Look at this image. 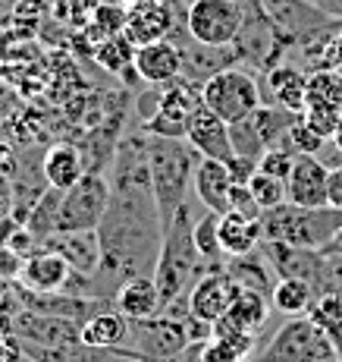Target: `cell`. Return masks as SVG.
I'll return each mask as SVG.
<instances>
[{
  "label": "cell",
  "mask_w": 342,
  "mask_h": 362,
  "mask_svg": "<svg viewBox=\"0 0 342 362\" xmlns=\"http://www.w3.org/2000/svg\"><path fill=\"white\" fill-rule=\"evenodd\" d=\"M192 230H195V221H192L188 205L179 208L170 224L164 227V240H160V252H157V264H154V281H157L160 299H164V309L179 303V299L195 287V281L204 274V264H214V262L201 259ZM214 268H217V264H214Z\"/></svg>",
  "instance_id": "6da1fadb"
},
{
  "label": "cell",
  "mask_w": 342,
  "mask_h": 362,
  "mask_svg": "<svg viewBox=\"0 0 342 362\" xmlns=\"http://www.w3.org/2000/svg\"><path fill=\"white\" fill-rule=\"evenodd\" d=\"M145 145H148V170H151V189H154L160 224H170L173 214L185 205L188 180L198 164V151L185 142V139L170 136H151L145 132Z\"/></svg>",
  "instance_id": "7a4b0ae2"
},
{
  "label": "cell",
  "mask_w": 342,
  "mask_h": 362,
  "mask_svg": "<svg viewBox=\"0 0 342 362\" xmlns=\"http://www.w3.org/2000/svg\"><path fill=\"white\" fill-rule=\"evenodd\" d=\"M261 230L264 240L286 243L298 249H326L333 236L342 230V208H302L283 202V205L261 211Z\"/></svg>",
  "instance_id": "3957f363"
},
{
  "label": "cell",
  "mask_w": 342,
  "mask_h": 362,
  "mask_svg": "<svg viewBox=\"0 0 342 362\" xmlns=\"http://www.w3.org/2000/svg\"><path fill=\"white\" fill-rule=\"evenodd\" d=\"M248 362H342L333 337L314 318L292 315L261 353Z\"/></svg>",
  "instance_id": "277c9868"
},
{
  "label": "cell",
  "mask_w": 342,
  "mask_h": 362,
  "mask_svg": "<svg viewBox=\"0 0 342 362\" xmlns=\"http://www.w3.org/2000/svg\"><path fill=\"white\" fill-rule=\"evenodd\" d=\"M201 104L226 123H239L264 104L261 86L245 66H223L201 82Z\"/></svg>",
  "instance_id": "5b68a950"
},
{
  "label": "cell",
  "mask_w": 342,
  "mask_h": 362,
  "mask_svg": "<svg viewBox=\"0 0 342 362\" xmlns=\"http://www.w3.org/2000/svg\"><path fill=\"white\" fill-rule=\"evenodd\" d=\"M183 23L195 45L233 47L245 25V6L239 0H192L183 13Z\"/></svg>",
  "instance_id": "8992f818"
},
{
  "label": "cell",
  "mask_w": 342,
  "mask_h": 362,
  "mask_svg": "<svg viewBox=\"0 0 342 362\" xmlns=\"http://www.w3.org/2000/svg\"><path fill=\"white\" fill-rule=\"evenodd\" d=\"M107 208H110V180L97 170H85V177L75 180L69 189H63L60 211H57V230L60 233L97 230Z\"/></svg>",
  "instance_id": "52a82bcc"
},
{
  "label": "cell",
  "mask_w": 342,
  "mask_h": 362,
  "mask_svg": "<svg viewBox=\"0 0 342 362\" xmlns=\"http://www.w3.org/2000/svg\"><path fill=\"white\" fill-rule=\"evenodd\" d=\"M261 6H264V13L274 19L283 41L324 38V35L333 32L339 23V19L326 16L317 4H305V0H261Z\"/></svg>",
  "instance_id": "ba28073f"
},
{
  "label": "cell",
  "mask_w": 342,
  "mask_h": 362,
  "mask_svg": "<svg viewBox=\"0 0 342 362\" xmlns=\"http://www.w3.org/2000/svg\"><path fill=\"white\" fill-rule=\"evenodd\" d=\"M129 337L145 356H176L192 344L185 334V322L170 312L151 318H129Z\"/></svg>",
  "instance_id": "9c48e42d"
},
{
  "label": "cell",
  "mask_w": 342,
  "mask_h": 362,
  "mask_svg": "<svg viewBox=\"0 0 342 362\" xmlns=\"http://www.w3.org/2000/svg\"><path fill=\"white\" fill-rule=\"evenodd\" d=\"M236 296H239V284L229 277L226 264H217V268L204 271L195 281V287L188 290V312L214 325L229 312Z\"/></svg>",
  "instance_id": "30bf717a"
},
{
  "label": "cell",
  "mask_w": 342,
  "mask_h": 362,
  "mask_svg": "<svg viewBox=\"0 0 342 362\" xmlns=\"http://www.w3.org/2000/svg\"><path fill=\"white\" fill-rule=\"evenodd\" d=\"M176 29V10L170 0H138L126 10V38L135 47L151 45V41L170 38Z\"/></svg>",
  "instance_id": "8fae6325"
},
{
  "label": "cell",
  "mask_w": 342,
  "mask_h": 362,
  "mask_svg": "<svg viewBox=\"0 0 342 362\" xmlns=\"http://www.w3.org/2000/svg\"><path fill=\"white\" fill-rule=\"evenodd\" d=\"M326 186H330V167L317 155H295V164L286 177V199L302 208H324L330 205Z\"/></svg>",
  "instance_id": "7c38bea8"
},
{
  "label": "cell",
  "mask_w": 342,
  "mask_h": 362,
  "mask_svg": "<svg viewBox=\"0 0 342 362\" xmlns=\"http://www.w3.org/2000/svg\"><path fill=\"white\" fill-rule=\"evenodd\" d=\"M185 142L198 151L201 158H217V161H229L236 155L233 151V139H229V123L217 117L211 107L198 104L188 114V127H185Z\"/></svg>",
  "instance_id": "4fadbf2b"
},
{
  "label": "cell",
  "mask_w": 342,
  "mask_h": 362,
  "mask_svg": "<svg viewBox=\"0 0 342 362\" xmlns=\"http://www.w3.org/2000/svg\"><path fill=\"white\" fill-rule=\"evenodd\" d=\"M185 54L173 38H160L151 45L135 47V73L148 86H170L183 76Z\"/></svg>",
  "instance_id": "5bb4252c"
},
{
  "label": "cell",
  "mask_w": 342,
  "mask_h": 362,
  "mask_svg": "<svg viewBox=\"0 0 342 362\" xmlns=\"http://www.w3.org/2000/svg\"><path fill=\"white\" fill-rule=\"evenodd\" d=\"M44 252H35L25 259L23 271H19V287L32 290V293H57V290H66L69 277H73V264L63 259L60 252L41 246Z\"/></svg>",
  "instance_id": "9a60e30c"
},
{
  "label": "cell",
  "mask_w": 342,
  "mask_h": 362,
  "mask_svg": "<svg viewBox=\"0 0 342 362\" xmlns=\"http://www.w3.org/2000/svg\"><path fill=\"white\" fill-rule=\"evenodd\" d=\"M110 303L126 318H151L164 312V299H160L154 274H135L129 281H123Z\"/></svg>",
  "instance_id": "2e32d148"
},
{
  "label": "cell",
  "mask_w": 342,
  "mask_h": 362,
  "mask_svg": "<svg viewBox=\"0 0 342 362\" xmlns=\"http://www.w3.org/2000/svg\"><path fill=\"white\" fill-rule=\"evenodd\" d=\"M195 196L201 199V205L211 211H229V189H233V177H229L226 161L217 158H198L192 173Z\"/></svg>",
  "instance_id": "e0dca14e"
},
{
  "label": "cell",
  "mask_w": 342,
  "mask_h": 362,
  "mask_svg": "<svg viewBox=\"0 0 342 362\" xmlns=\"http://www.w3.org/2000/svg\"><path fill=\"white\" fill-rule=\"evenodd\" d=\"M41 246L60 252L63 259L73 264L82 274H94L97 264H101V240L97 230H75V233H51L41 240Z\"/></svg>",
  "instance_id": "ac0fdd59"
},
{
  "label": "cell",
  "mask_w": 342,
  "mask_h": 362,
  "mask_svg": "<svg viewBox=\"0 0 342 362\" xmlns=\"http://www.w3.org/2000/svg\"><path fill=\"white\" fill-rule=\"evenodd\" d=\"M220 249L226 259H233V255H248V252H257L264 243V230H261V218H248V214L236 211V208H229V211L220 214Z\"/></svg>",
  "instance_id": "d6986e66"
},
{
  "label": "cell",
  "mask_w": 342,
  "mask_h": 362,
  "mask_svg": "<svg viewBox=\"0 0 342 362\" xmlns=\"http://www.w3.org/2000/svg\"><path fill=\"white\" fill-rule=\"evenodd\" d=\"M129 340V318L123 312H94L92 318L79 325V344L92 346V350H114Z\"/></svg>",
  "instance_id": "ffe728a7"
},
{
  "label": "cell",
  "mask_w": 342,
  "mask_h": 362,
  "mask_svg": "<svg viewBox=\"0 0 342 362\" xmlns=\"http://www.w3.org/2000/svg\"><path fill=\"white\" fill-rule=\"evenodd\" d=\"M41 173H44V183L54 189H69L75 180L85 177V158L75 145L57 142L47 148L44 161H41Z\"/></svg>",
  "instance_id": "44dd1931"
},
{
  "label": "cell",
  "mask_w": 342,
  "mask_h": 362,
  "mask_svg": "<svg viewBox=\"0 0 342 362\" xmlns=\"http://www.w3.org/2000/svg\"><path fill=\"white\" fill-rule=\"evenodd\" d=\"M229 277H233L236 284H239L242 290H257V293H274V277H270V271H274V264L264 262V255H233L226 264Z\"/></svg>",
  "instance_id": "7402d4cb"
},
{
  "label": "cell",
  "mask_w": 342,
  "mask_h": 362,
  "mask_svg": "<svg viewBox=\"0 0 342 362\" xmlns=\"http://www.w3.org/2000/svg\"><path fill=\"white\" fill-rule=\"evenodd\" d=\"M314 299H317V293H314V287L305 281V277H280V281L274 284V293H270L274 309L283 312L286 318L311 312Z\"/></svg>",
  "instance_id": "603a6c76"
},
{
  "label": "cell",
  "mask_w": 342,
  "mask_h": 362,
  "mask_svg": "<svg viewBox=\"0 0 342 362\" xmlns=\"http://www.w3.org/2000/svg\"><path fill=\"white\" fill-rule=\"evenodd\" d=\"M94 60L107 69V73L129 76V73H135V45L126 38V32L110 35V38H104L94 45Z\"/></svg>",
  "instance_id": "cb8c5ba5"
},
{
  "label": "cell",
  "mask_w": 342,
  "mask_h": 362,
  "mask_svg": "<svg viewBox=\"0 0 342 362\" xmlns=\"http://www.w3.org/2000/svg\"><path fill=\"white\" fill-rule=\"evenodd\" d=\"M270 88H274V101L283 107L302 114L305 110V92H308V79H305L298 69L292 66H280L270 73Z\"/></svg>",
  "instance_id": "d4e9b609"
},
{
  "label": "cell",
  "mask_w": 342,
  "mask_h": 362,
  "mask_svg": "<svg viewBox=\"0 0 342 362\" xmlns=\"http://www.w3.org/2000/svg\"><path fill=\"white\" fill-rule=\"evenodd\" d=\"M270 296L267 293H257V290H242L239 287V296L233 299V305H229V312L226 315H233V318H239L245 328L251 331H261L264 328V322H267V315H270Z\"/></svg>",
  "instance_id": "484cf974"
},
{
  "label": "cell",
  "mask_w": 342,
  "mask_h": 362,
  "mask_svg": "<svg viewBox=\"0 0 342 362\" xmlns=\"http://www.w3.org/2000/svg\"><path fill=\"white\" fill-rule=\"evenodd\" d=\"M126 10H129V4H120V0H101V4L92 10V38L94 45L104 38H110V35H120L126 29Z\"/></svg>",
  "instance_id": "4316f807"
},
{
  "label": "cell",
  "mask_w": 342,
  "mask_h": 362,
  "mask_svg": "<svg viewBox=\"0 0 342 362\" xmlns=\"http://www.w3.org/2000/svg\"><path fill=\"white\" fill-rule=\"evenodd\" d=\"M60 199H63V189H54V186H47L38 196V205H35V211L29 214V230L38 236V240H44V236H51L57 230Z\"/></svg>",
  "instance_id": "83f0119b"
},
{
  "label": "cell",
  "mask_w": 342,
  "mask_h": 362,
  "mask_svg": "<svg viewBox=\"0 0 342 362\" xmlns=\"http://www.w3.org/2000/svg\"><path fill=\"white\" fill-rule=\"evenodd\" d=\"M217 224H220V211H211V208L204 211V218L201 221H195V230H192L195 233V246H198V252H201V259L204 262H220L223 259Z\"/></svg>",
  "instance_id": "f1b7e54d"
},
{
  "label": "cell",
  "mask_w": 342,
  "mask_h": 362,
  "mask_svg": "<svg viewBox=\"0 0 342 362\" xmlns=\"http://www.w3.org/2000/svg\"><path fill=\"white\" fill-rule=\"evenodd\" d=\"M248 189H251V196H255L261 211H270V208L289 202L286 199V180L270 177V173H264V170H255V177L248 180Z\"/></svg>",
  "instance_id": "f546056e"
},
{
  "label": "cell",
  "mask_w": 342,
  "mask_h": 362,
  "mask_svg": "<svg viewBox=\"0 0 342 362\" xmlns=\"http://www.w3.org/2000/svg\"><path fill=\"white\" fill-rule=\"evenodd\" d=\"M229 139H233V151L236 155H245V158H261L264 155V139L257 136V129H255V120H251V114L245 117V120H239V123H229Z\"/></svg>",
  "instance_id": "4dcf8cb0"
},
{
  "label": "cell",
  "mask_w": 342,
  "mask_h": 362,
  "mask_svg": "<svg viewBox=\"0 0 342 362\" xmlns=\"http://www.w3.org/2000/svg\"><path fill=\"white\" fill-rule=\"evenodd\" d=\"M324 142L326 139L320 136V132H314L308 123H305V117L298 114V120L292 123V129H289V136L283 139V148H289V151H295V155H317L320 148H324Z\"/></svg>",
  "instance_id": "1f68e13d"
},
{
  "label": "cell",
  "mask_w": 342,
  "mask_h": 362,
  "mask_svg": "<svg viewBox=\"0 0 342 362\" xmlns=\"http://www.w3.org/2000/svg\"><path fill=\"white\" fill-rule=\"evenodd\" d=\"M342 101V88H339V76L333 73H317L314 79H308V92H305V107L314 104H336Z\"/></svg>",
  "instance_id": "d6a6232c"
},
{
  "label": "cell",
  "mask_w": 342,
  "mask_h": 362,
  "mask_svg": "<svg viewBox=\"0 0 342 362\" xmlns=\"http://www.w3.org/2000/svg\"><path fill=\"white\" fill-rule=\"evenodd\" d=\"M292 164H295V151L283 148V145H270V148H264V155L257 158V170L270 173V177H280V180L289 177Z\"/></svg>",
  "instance_id": "836d02e7"
},
{
  "label": "cell",
  "mask_w": 342,
  "mask_h": 362,
  "mask_svg": "<svg viewBox=\"0 0 342 362\" xmlns=\"http://www.w3.org/2000/svg\"><path fill=\"white\" fill-rule=\"evenodd\" d=\"M339 114L342 110L336 107V104H314V107H305V123L320 132L324 139H333V132H336V123H339Z\"/></svg>",
  "instance_id": "e575fe53"
},
{
  "label": "cell",
  "mask_w": 342,
  "mask_h": 362,
  "mask_svg": "<svg viewBox=\"0 0 342 362\" xmlns=\"http://www.w3.org/2000/svg\"><path fill=\"white\" fill-rule=\"evenodd\" d=\"M251 356L242 346L229 344L223 337H211L204 340V350H201V362H248Z\"/></svg>",
  "instance_id": "d590c367"
},
{
  "label": "cell",
  "mask_w": 342,
  "mask_h": 362,
  "mask_svg": "<svg viewBox=\"0 0 342 362\" xmlns=\"http://www.w3.org/2000/svg\"><path fill=\"white\" fill-rule=\"evenodd\" d=\"M229 208L248 214V218H261V208H257L255 196H251L248 183H233V189H229Z\"/></svg>",
  "instance_id": "8d00e7d4"
},
{
  "label": "cell",
  "mask_w": 342,
  "mask_h": 362,
  "mask_svg": "<svg viewBox=\"0 0 342 362\" xmlns=\"http://www.w3.org/2000/svg\"><path fill=\"white\" fill-rule=\"evenodd\" d=\"M226 167H229L233 183H248V180L255 177V170H257V161H255V158H245V155H233L226 161Z\"/></svg>",
  "instance_id": "74e56055"
},
{
  "label": "cell",
  "mask_w": 342,
  "mask_h": 362,
  "mask_svg": "<svg viewBox=\"0 0 342 362\" xmlns=\"http://www.w3.org/2000/svg\"><path fill=\"white\" fill-rule=\"evenodd\" d=\"M314 4H317L326 16H333V19H339L342 23V0H314Z\"/></svg>",
  "instance_id": "f35d334b"
},
{
  "label": "cell",
  "mask_w": 342,
  "mask_h": 362,
  "mask_svg": "<svg viewBox=\"0 0 342 362\" xmlns=\"http://www.w3.org/2000/svg\"><path fill=\"white\" fill-rule=\"evenodd\" d=\"M333 145H336V151L342 155V114H339V123H336V132H333V139H330Z\"/></svg>",
  "instance_id": "ab89813d"
},
{
  "label": "cell",
  "mask_w": 342,
  "mask_h": 362,
  "mask_svg": "<svg viewBox=\"0 0 342 362\" xmlns=\"http://www.w3.org/2000/svg\"><path fill=\"white\" fill-rule=\"evenodd\" d=\"M126 4H138V0H126Z\"/></svg>",
  "instance_id": "60d3db41"
}]
</instances>
